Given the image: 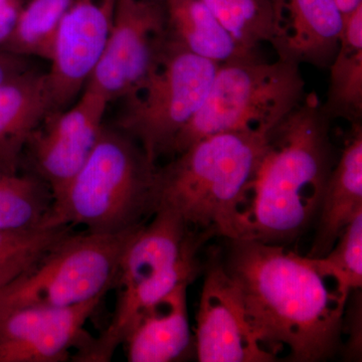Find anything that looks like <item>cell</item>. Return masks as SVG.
I'll use <instances>...</instances> for the list:
<instances>
[{
    "mask_svg": "<svg viewBox=\"0 0 362 362\" xmlns=\"http://www.w3.org/2000/svg\"><path fill=\"white\" fill-rule=\"evenodd\" d=\"M335 2L343 16H347L356 11L357 7L362 6V0H335Z\"/></svg>",
    "mask_w": 362,
    "mask_h": 362,
    "instance_id": "4316f807",
    "label": "cell"
},
{
    "mask_svg": "<svg viewBox=\"0 0 362 362\" xmlns=\"http://www.w3.org/2000/svg\"><path fill=\"white\" fill-rule=\"evenodd\" d=\"M226 270L239 286L252 333L277 357L329 358L339 346L346 303L319 275L309 257L255 239L228 240Z\"/></svg>",
    "mask_w": 362,
    "mask_h": 362,
    "instance_id": "6da1fadb",
    "label": "cell"
},
{
    "mask_svg": "<svg viewBox=\"0 0 362 362\" xmlns=\"http://www.w3.org/2000/svg\"><path fill=\"white\" fill-rule=\"evenodd\" d=\"M166 45L164 0H117L108 42L86 88L125 99L160 65Z\"/></svg>",
    "mask_w": 362,
    "mask_h": 362,
    "instance_id": "9c48e42d",
    "label": "cell"
},
{
    "mask_svg": "<svg viewBox=\"0 0 362 362\" xmlns=\"http://www.w3.org/2000/svg\"><path fill=\"white\" fill-rule=\"evenodd\" d=\"M188 286L181 283L136 320L124 341L128 361L170 362L187 354L192 344Z\"/></svg>",
    "mask_w": 362,
    "mask_h": 362,
    "instance_id": "9a60e30c",
    "label": "cell"
},
{
    "mask_svg": "<svg viewBox=\"0 0 362 362\" xmlns=\"http://www.w3.org/2000/svg\"><path fill=\"white\" fill-rule=\"evenodd\" d=\"M238 45L256 54L264 42L275 47L282 33V0H202Z\"/></svg>",
    "mask_w": 362,
    "mask_h": 362,
    "instance_id": "44dd1931",
    "label": "cell"
},
{
    "mask_svg": "<svg viewBox=\"0 0 362 362\" xmlns=\"http://www.w3.org/2000/svg\"><path fill=\"white\" fill-rule=\"evenodd\" d=\"M166 42L214 63L250 56L202 0H164Z\"/></svg>",
    "mask_w": 362,
    "mask_h": 362,
    "instance_id": "ac0fdd59",
    "label": "cell"
},
{
    "mask_svg": "<svg viewBox=\"0 0 362 362\" xmlns=\"http://www.w3.org/2000/svg\"><path fill=\"white\" fill-rule=\"evenodd\" d=\"M83 90L75 105L45 117L23 150L21 161L49 185L54 199L84 165L104 127L109 102L89 88Z\"/></svg>",
    "mask_w": 362,
    "mask_h": 362,
    "instance_id": "30bf717a",
    "label": "cell"
},
{
    "mask_svg": "<svg viewBox=\"0 0 362 362\" xmlns=\"http://www.w3.org/2000/svg\"><path fill=\"white\" fill-rule=\"evenodd\" d=\"M350 131L326 185L309 258L327 254L345 226L362 211V124H351Z\"/></svg>",
    "mask_w": 362,
    "mask_h": 362,
    "instance_id": "2e32d148",
    "label": "cell"
},
{
    "mask_svg": "<svg viewBox=\"0 0 362 362\" xmlns=\"http://www.w3.org/2000/svg\"><path fill=\"white\" fill-rule=\"evenodd\" d=\"M157 166L122 130L103 127L84 165L54 197L44 228L83 226L118 233L141 225L156 211Z\"/></svg>",
    "mask_w": 362,
    "mask_h": 362,
    "instance_id": "277c9868",
    "label": "cell"
},
{
    "mask_svg": "<svg viewBox=\"0 0 362 362\" xmlns=\"http://www.w3.org/2000/svg\"><path fill=\"white\" fill-rule=\"evenodd\" d=\"M278 59L329 69L339 49L344 16L335 0H282Z\"/></svg>",
    "mask_w": 362,
    "mask_h": 362,
    "instance_id": "5bb4252c",
    "label": "cell"
},
{
    "mask_svg": "<svg viewBox=\"0 0 362 362\" xmlns=\"http://www.w3.org/2000/svg\"><path fill=\"white\" fill-rule=\"evenodd\" d=\"M141 225L118 233H73L0 288V316L28 307H69L115 288L123 252Z\"/></svg>",
    "mask_w": 362,
    "mask_h": 362,
    "instance_id": "52a82bcc",
    "label": "cell"
},
{
    "mask_svg": "<svg viewBox=\"0 0 362 362\" xmlns=\"http://www.w3.org/2000/svg\"><path fill=\"white\" fill-rule=\"evenodd\" d=\"M272 130L206 136L156 168V211L173 209L188 228L209 238L246 239L245 214Z\"/></svg>",
    "mask_w": 362,
    "mask_h": 362,
    "instance_id": "3957f363",
    "label": "cell"
},
{
    "mask_svg": "<svg viewBox=\"0 0 362 362\" xmlns=\"http://www.w3.org/2000/svg\"><path fill=\"white\" fill-rule=\"evenodd\" d=\"M331 122L311 93L272 130L245 214L246 239H295L315 220L337 160Z\"/></svg>",
    "mask_w": 362,
    "mask_h": 362,
    "instance_id": "7a4b0ae2",
    "label": "cell"
},
{
    "mask_svg": "<svg viewBox=\"0 0 362 362\" xmlns=\"http://www.w3.org/2000/svg\"><path fill=\"white\" fill-rule=\"evenodd\" d=\"M306 94L301 69L292 62L267 63L250 54L220 64L204 104L176 136L169 154L175 156L206 136L274 129Z\"/></svg>",
    "mask_w": 362,
    "mask_h": 362,
    "instance_id": "8992f818",
    "label": "cell"
},
{
    "mask_svg": "<svg viewBox=\"0 0 362 362\" xmlns=\"http://www.w3.org/2000/svg\"><path fill=\"white\" fill-rule=\"evenodd\" d=\"M218 66L166 42L160 65L141 88L125 98L119 129L132 137L156 165L201 109Z\"/></svg>",
    "mask_w": 362,
    "mask_h": 362,
    "instance_id": "ba28073f",
    "label": "cell"
},
{
    "mask_svg": "<svg viewBox=\"0 0 362 362\" xmlns=\"http://www.w3.org/2000/svg\"><path fill=\"white\" fill-rule=\"evenodd\" d=\"M73 228L58 226L20 232L0 230V288L71 235Z\"/></svg>",
    "mask_w": 362,
    "mask_h": 362,
    "instance_id": "cb8c5ba5",
    "label": "cell"
},
{
    "mask_svg": "<svg viewBox=\"0 0 362 362\" xmlns=\"http://www.w3.org/2000/svg\"><path fill=\"white\" fill-rule=\"evenodd\" d=\"M73 0H28L11 39L2 47L21 56L51 59L59 25Z\"/></svg>",
    "mask_w": 362,
    "mask_h": 362,
    "instance_id": "7402d4cb",
    "label": "cell"
},
{
    "mask_svg": "<svg viewBox=\"0 0 362 362\" xmlns=\"http://www.w3.org/2000/svg\"><path fill=\"white\" fill-rule=\"evenodd\" d=\"M52 204L49 185L23 161L18 166L0 162V230L44 228Z\"/></svg>",
    "mask_w": 362,
    "mask_h": 362,
    "instance_id": "ffe728a7",
    "label": "cell"
},
{
    "mask_svg": "<svg viewBox=\"0 0 362 362\" xmlns=\"http://www.w3.org/2000/svg\"><path fill=\"white\" fill-rule=\"evenodd\" d=\"M21 6V0H0V49L11 39Z\"/></svg>",
    "mask_w": 362,
    "mask_h": 362,
    "instance_id": "484cf974",
    "label": "cell"
},
{
    "mask_svg": "<svg viewBox=\"0 0 362 362\" xmlns=\"http://www.w3.org/2000/svg\"><path fill=\"white\" fill-rule=\"evenodd\" d=\"M195 349L201 362L276 361L255 337L240 287L214 252L206 266L197 314Z\"/></svg>",
    "mask_w": 362,
    "mask_h": 362,
    "instance_id": "8fae6325",
    "label": "cell"
},
{
    "mask_svg": "<svg viewBox=\"0 0 362 362\" xmlns=\"http://www.w3.org/2000/svg\"><path fill=\"white\" fill-rule=\"evenodd\" d=\"M153 214L151 223L136 230L121 258L115 312L95 340L101 356H114L143 312L181 283L190 284L202 270L197 252L209 237L188 228L173 209L161 207Z\"/></svg>",
    "mask_w": 362,
    "mask_h": 362,
    "instance_id": "5b68a950",
    "label": "cell"
},
{
    "mask_svg": "<svg viewBox=\"0 0 362 362\" xmlns=\"http://www.w3.org/2000/svg\"><path fill=\"white\" fill-rule=\"evenodd\" d=\"M97 297L69 307H28L0 316V362H62L90 337L88 319L103 301Z\"/></svg>",
    "mask_w": 362,
    "mask_h": 362,
    "instance_id": "4fadbf2b",
    "label": "cell"
},
{
    "mask_svg": "<svg viewBox=\"0 0 362 362\" xmlns=\"http://www.w3.org/2000/svg\"><path fill=\"white\" fill-rule=\"evenodd\" d=\"M330 82L321 109L330 120H362V6L344 16L339 49L329 66Z\"/></svg>",
    "mask_w": 362,
    "mask_h": 362,
    "instance_id": "d6986e66",
    "label": "cell"
},
{
    "mask_svg": "<svg viewBox=\"0 0 362 362\" xmlns=\"http://www.w3.org/2000/svg\"><path fill=\"white\" fill-rule=\"evenodd\" d=\"M52 113L47 73L33 70L0 85V162L21 165L26 143Z\"/></svg>",
    "mask_w": 362,
    "mask_h": 362,
    "instance_id": "e0dca14e",
    "label": "cell"
},
{
    "mask_svg": "<svg viewBox=\"0 0 362 362\" xmlns=\"http://www.w3.org/2000/svg\"><path fill=\"white\" fill-rule=\"evenodd\" d=\"M117 0H73L59 25L47 82L52 113L84 90L108 42Z\"/></svg>",
    "mask_w": 362,
    "mask_h": 362,
    "instance_id": "7c38bea8",
    "label": "cell"
},
{
    "mask_svg": "<svg viewBox=\"0 0 362 362\" xmlns=\"http://www.w3.org/2000/svg\"><path fill=\"white\" fill-rule=\"evenodd\" d=\"M309 259L319 275L334 281L335 291L347 304L349 295L362 286V211L345 226L327 254Z\"/></svg>",
    "mask_w": 362,
    "mask_h": 362,
    "instance_id": "603a6c76",
    "label": "cell"
},
{
    "mask_svg": "<svg viewBox=\"0 0 362 362\" xmlns=\"http://www.w3.org/2000/svg\"><path fill=\"white\" fill-rule=\"evenodd\" d=\"M28 57L0 49V85L33 71Z\"/></svg>",
    "mask_w": 362,
    "mask_h": 362,
    "instance_id": "d4e9b609",
    "label": "cell"
}]
</instances>
